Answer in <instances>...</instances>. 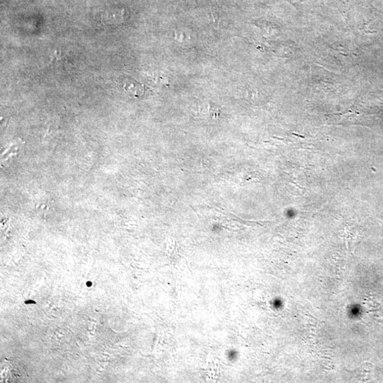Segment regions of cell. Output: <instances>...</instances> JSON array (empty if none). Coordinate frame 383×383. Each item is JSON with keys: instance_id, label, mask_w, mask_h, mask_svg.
Masks as SVG:
<instances>
[{"instance_id": "1", "label": "cell", "mask_w": 383, "mask_h": 383, "mask_svg": "<svg viewBox=\"0 0 383 383\" xmlns=\"http://www.w3.org/2000/svg\"><path fill=\"white\" fill-rule=\"evenodd\" d=\"M126 90L129 92L131 95H133L135 97L143 95L144 90L141 88V85L136 84V83H129L125 86Z\"/></svg>"}]
</instances>
